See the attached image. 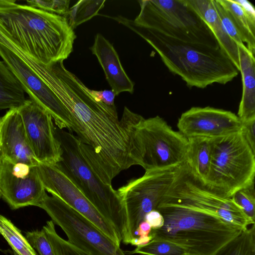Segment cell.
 Returning a JSON list of instances; mask_svg holds the SVG:
<instances>
[{
  "label": "cell",
  "instance_id": "d590c367",
  "mask_svg": "<svg viewBox=\"0 0 255 255\" xmlns=\"http://www.w3.org/2000/svg\"><path fill=\"white\" fill-rule=\"evenodd\" d=\"M150 225L145 221L141 222L134 234V237H145L148 236L151 231Z\"/></svg>",
  "mask_w": 255,
  "mask_h": 255
},
{
  "label": "cell",
  "instance_id": "603a6c76",
  "mask_svg": "<svg viewBox=\"0 0 255 255\" xmlns=\"http://www.w3.org/2000/svg\"><path fill=\"white\" fill-rule=\"evenodd\" d=\"M25 93L17 78L0 60V110L18 108L26 100Z\"/></svg>",
  "mask_w": 255,
  "mask_h": 255
},
{
  "label": "cell",
  "instance_id": "484cf974",
  "mask_svg": "<svg viewBox=\"0 0 255 255\" xmlns=\"http://www.w3.org/2000/svg\"><path fill=\"white\" fill-rule=\"evenodd\" d=\"M105 0H81L69 8L65 16L74 29L81 24L90 20L98 14L104 6Z\"/></svg>",
  "mask_w": 255,
  "mask_h": 255
},
{
  "label": "cell",
  "instance_id": "d6986e66",
  "mask_svg": "<svg viewBox=\"0 0 255 255\" xmlns=\"http://www.w3.org/2000/svg\"><path fill=\"white\" fill-rule=\"evenodd\" d=\"M205 22L220 48L227 55L239 71V51L236 43L228 35L215 8L213 0H185Z\"/></svg>",
  "mask_w": 255,
  "mask_h": 255
},
{
  "label": "cell",
  "instance_id": "7402d4cb",
  "mask_svg": "<svg viewBox=\"0 0 255 255\" xmlns=\"http://www.w3.org/2000/svg\"><path fill=\"white\" fill-rule=\"evenodd\" d=\"M188 139L189 146L185 163L192 173L205 185L211 164V139L192 137Z\"/></svg>",
  "mask_w": 255,
  "mask_h": 255
},
{
  "label": "cell",
  "instance_id": "e575fe53",
  "mask_svg": "<svg viewBox=\"0 0 255 255\" xmlns=\"http://www.w3.org/2000/svg\"><path fill=\"white\" fill-rule=\"evenodd\" d=\"M144 221L150 225L152 229H159L163 226L164 223L162 215L156 210L148 213L144 217Z\"/></svg>",
  "mask_w": 255,
  "mask_h": 255
},
{
  "label": "cell",
  "instance_id": "8992f818",
  "mask_svg": "<svg viewBox=\"0 0 255 255\" xmlns=\"http://www.w3.org/2000/svg\"><path fill=\"white\" fill-rule=\"evenodd\" d=\"M211 160L205 185L216 194L231 198L255 182V154L240 131L211 139Z\"/></svg>",
  "mask_w": 255,
  "mask_h": 255
},
{
  "label": "cell",
  "instance_id": "52a82bcc",
  "mask_svg": "<svg viewBox=\"0 0 255 255\" xmlns=\"http://www.w3.org/2000/svg\"><path fill=\"white\" fill-rule=\"evenodd\" d=\"M132 139L135 165L145 171L172 169L186 161L188 138L158 116L144 118L133 128Z\"/></svg>",
  "mask_w": 255,
  "mask_h": 255
},
{
  "label": "cell",
  "instance_id": "9a60e30c",
  "mask_svg": "<svg viewBox=\"0 0 255 255\" xmlns=\"http://www.w3.org/2000/svg\"><path fill=\"white\" fill-rule=\"evenodd\" d=\"M34 156L40 163L56 164L61 160L62 150L51 116L29 99L18 108Z\"/></svg>",
  "mask_w": 255,
  "mask_h": 255
},
{
  "label": "cell",
  "instance_id": "d6a6232c",
  "mask_svg": "<svg viewBox=\"0 0 255 255\" xmlns=\"http://www.w3.org/2000/svg\"><path fill=\"white\" fill-rule=\"evenodd\" d=\"M255 119L242 123L240 130L243 138L255 154Z\"/></svg>",
  "mask_w": 255,
  "mask_h": 255
},
{
  "label": "cell",
  "instance_id": "5b68a950",
  "mask_svg": "<svg viewBox=\"0 0 255 255\" xmlns=\"http://www.w3.org/2000/svg\"><path fill=\"white\" fill-rule=\"evenodd\" d=\"M55 131L62 150L61 160L55 165L114 227L121 241L130 244L132 238L126 208L117 190L99 178L76 135L57 127Z\"/></svg>",
  "mask_w": 255,
  "mask_h": 255
},
{
  "label": "cell",
  "instance_id": "4fadbf2b",
  "mask_svg": "<svg viewBox=\"0 0 255 255\" xmlns=\"http://www.w3.org/2000/svg\"><path fill=\"white\" fill-rule=\"evenodd\" d=\"M36 169L45 190L62 199L120 246L121 241L114 227L98 212L83 193L55 164L39 162Z\"/></svg>",
  "mask_w": 255,
  "mask_h": 255
},
{
  "label": "cell",
  "instance_id": "30bf717a",
  "mask_svg": "<svg viewBox=\"0 0 255 255\" xmlns=\"http://www.w3.org/2000/svg\"><path fill=\"white\" fill-rule=\"evenodd\" d=\"M38 207L61 228L67 241L77 248L93 255H126L120 246L57 196L46 194Z\"/></svg>",
  "mask_w": 255,
  "mask_h": 255
},
{
  "label": "cell",
  "instance_id": "7a4b0ae2",
  "mask_svg": "<svg viewBox=\"0 0 255 255\" xmlns=\"http://www.w3.org/2000/svg\"><path fill=\"white\" fill-rule=\"evenodd\" d=\"M0 32L45 66L66 59L76 38L65 16L14 0H0Z\"/></svg>",
  "mask_w": 255,
  "mask_h": 255
},
{
  "label": "cell",
  "instance_id": "277c9868",
  "mask_svg": "<svg viewBox=\"0 0 255 255\" xmlns=\"http://www.w3.org/2000/svg\"><path fill=\"white\" fill-rule=\"evenodd\" d=\"M156 210L164 223L151 229L152 240L175 244L187 255H213L244 231L216 216L188 207L160 203Z\"/></svg>",
  "mask_w": 255,
  "mask_h": 255
},
{
  "label": "cell",
  "instance_id": "83f0119b",
  "mask_svg": "<svg viewBox=\"0 0 255 255\" xmlns=\"http://www.w3.org/2000/svg\"><path fill=\"white\" fill-rule=\"evenodd\" d=\"M42 229L56 255H93L77 248L58 235L52 220L47 221Z\"/></svg>",
  "mask_w": 255,
  "mask_h": 255
},
{
  "label": "cell",
  "instance_id": "44dd1931",
  "mask_svg": "<svg viewBox=\"0 0 255 255\" xmlns=\"http://www.w3.org/2000/svg\"><path fill=\"white\" fill-rule=\"evenodd\" d=\"M238 29L243 43L255 56V9L247 0H219Z\"/></svg>",
  "mask_w": 255,
  "mask_h": 255
},
{
  "label": "cell",
  "instance_id": "8fae6325",
  "mask_svg": "<svg viewBox=\"0 0 255 255\" xmlns=\"http://www.w3.org/2000/svg\"><path fill=\"white\" fill-rule=\"evenodd\" d=\"M177 168L146 171L142 176L130 180L117 190L126 208L129 232L132 239L138 225L144 221L145 215L156 210L171 187Z\"/></svg>",
  "mask_w": 255,
  "mask_h": 255
},
{
  "label": "cell",
  "instance_id": "ac0fdd59",
  "mask_svg": "<svg viewBox=\"0 0 255 255\" xmlns=\"http://www.w3.org/2000/svg\"><path fill=\"white\" fill-rule=\"evenodd\" d=\"M90 49L97 58L111 90L116 96L124 92L132 94L134 83L124 70L113 45L103 35L97 33Z\"/></svg>",
  "mask_w": 255,
  "mask_h": 255
},
{
  "label": "cell",
  "instance_id": "1f68e13d",
  "mask_svg": "<svg viewBox=\"0 0 255 255\" xmlns=\"http://www.w3.org/2000/svg\"><path fill=\"white\" fill-rule=\"evenodd\" d=\"M213 2L215 8L228 35L236 44L243 43L241 35L228 12L219 0H213Z\"/></svg>",
  "mask_w": 255,
  "mask_h": 255
},
{
  "label": "cell",
  "instance_id": "4dcf8cb0",
  "mask_svg": "<svg viewBox=\"0 0 255 255\" xmlns=\"http://www.w3.org/2000/svg\"><path fill=\"white\" fill-rule=\"evenodd\" d=\"M69 0H27V4L44 11L65 16L69 10Z\"/></svg>",
  "mask_w": 255,
  "mask_h": 255
},
{
  "label": "cell",
  "instance_id": "836d02e7",
  "mask_svg": "<svg viewBox=\"0 0 255 255\" xmlns=\"http://www.w3.org/2000/svg\"><path fill=\"white\" fill-rule=\"evenodd\" d=\"M89 93L96 101L110 107L115 106L114 101L116 95L111 89L96 91L89 89Z\"/></svg>",
  "mask_w": 255,
  "mask_h": 255
},
{
  "label": "cell",
  "instance_id": "4316f807",
  "mask_svg": "<svg viewBox=\"0 0 255 255\" xmlns=\"http://www.w3.org/2000/svg\"><path fill=\"white\" fill-rule=\"evenodd\" d=\"M125 253L128 255H187L181 247L168 241L155 239L144 246H138L132 251Z\"/></svg>",
  "mask_w": 255,
  "mask_h": 255
},
{
  "label": "cell",
  "instance_id": "5bb4252c",
  "mask_svg": "<svg viewBox=\"0 0 255 255\" xmlns=\"http://www.w3.org/2000/svg\"><path fill=\"white\" fill-rule=\"evenodd\" d=\"M0 191L11 209L38 207L46 195L36 166L14 163L0 154Z\"/></svg>",
  "mask_w": 255,
  "mask_h": 255
},
{
  "label": "cell",
  "instance_id": "e0dca14e",
  "mask_svg": "<svg viewBox=\"0 0 255 255\" xmlns=\"http://www.w3.org/2000/svg\"><path fill=\"white\" fill-rule=\"evenodd\" d=\"M0 154L14 163L37 166L18 108L8 110L0 117Z\"/></svg>",
  "mask_w": 255,
  "mask_h": 255
},
{
  "label": "cell",
  "instance_id": "2e32d148",
  "mask_svg": "<svg viewBox=\"0 0 255 255\" xmlns=\"http://www.w3.org/2000/svg\"><path fill=\"white\" fill-rule=\"evenodd\" d=\"M242 123L237 115L209 106L193 107L178 119V131L187 138H214L240 131Z\"/></svg>",
  "mask_w": 255,
  "mask_h": 255
},
{
  "label": "cell",
  "instance_id": "7c38bea8",
  "mask_svg": "<svg viewBox=\"0 0 255 255\" xmlns=\"http://www.w3.org/2000/svg\"><path fill=\"white\" fill-rule=\"evenodd\" d=\"M0 57L21 84L29 99L51 116L56 127L72 132L70 113L52 90L17 53L0 44Z\"/></svg>",
  "mask_w": 255,
  "mask_h": 255
},
{
  "label": "cell",
  "instance_id": "f546056e",
  "mask_svg": "<svg viewBox=\"0 0 255 255\" xmlns=\"http://www.w3.org/2000/svg\"><path fill=\"white\" fill-rule=\"evenodd\" d=\"M25 238L38 255H56L42 229L26 233Z\"/></svg>",
  "mask_w": 255,
  "mask_h": 255
},
{
  "label": "cell",
  "instance_id": "6da1fadb",
  "mask_svg": "<svg viewBox=\"0 0 255 255\" xmlns=\"http://www.w3.org/2000/svg\"><path fill=\"white\" fill-rule=\"evenodd\" d=\"M45 83L70 113L71 130L103 182L112 184L121 171L135 165L132 132L143 117L125 107L120 120L116 106L96 101L63 61L51 65Z\"/></svg>",
  "mask_w": 255,
  "mask_h": 255
},
{
  "label": "cell",
  "instance_id": "f1b7e54d",
  "mask_svg": "<svg viewBox=\"0 0 255 255\" xmlns=\"http://www.w3.org/2000/svg\"><path fill=\"white\" fill-rule=\"evenodd\" d=\"M233 201L241 210L251 222L255 223V182L240 189L231 197Z\"/></svg>",
  "mask_w": 255,
  "mask_h": 255
},
{
  "label": "cell",
  "instance_id": "d4e9b609",
  "mask_svg": "<svg viewBox=\"0 0 255 255\" xmlns=\"http://www.w3.org/2000/svg\"><path fill=\"white\" fill-rule=\"evenodd\" d=\"M213 255H255V225L243 231Z\"/></svg>",
  "mask_w": 255,
  "mask_h": 255
},
{
  "label": "cell",
  "instance_id": "9c48e42d",
  "mask_svg": "<svg viewBox=\"0 0 255 255\" xmlns=\"http://www.w3.org/2000/svg\"><path fill=\"white\" fill-rule=\"evenodd\" d=\"M160 203L198 209L216 216L244 231L252 225L231 198L209 189L185 162L177 168L174 180Z\"/></svg>",
  "mask_w": 255,
  "mask_h": 255
},
{
  "label": "cell",
  "instance_id": "ba28073f",
  "mask_svg": "<svg viewBox=\"0 0 255 255\" xmlns=\"http://www.w3.org/2000/svg\"><path fill=\"white\" fill-rule=\"evenodd\" d=\"M136 24L180 41L218 47L211 30L185 0H139Z\"/></svg>",
  "mask_w": 255,
  "mask_h": 255
},
{
  "label": "cell",
  "instance_id": "cb8c5ba5",
  "mask_svg": "<svg viewBox=\"0 0 255 255\" xmlns=\"http://www.w3.org/2000/svg\"><path fill=\"white\" fill-rule=\"evenodd\" d=\"M0 234L10 246L14 255H38L20 231L0 214Z\"/></svg>",
  "mask_w": 255,
  "mask_h": 255
},
{
  "label": "cell",
  "instance_id": "74e56055",
  "mask_svg": "<svg viewBox=\"0 0 255 255\" xmlns=\"http://www.w3.org/2000/svg\"><path fill=\"white\" fill-rule=\"evenodd\" d=\"M1 198V193H0V198Z\"/></svg>",
  "mask_w": 255,
  "mask_h": 255
},
{
  "label": "cell",
  "instance_id": "ffe728a7",
  "mask_svg": "<svg viewBox=\"0 0 255 255\" xmlns=\"http://www.w3.org/2000/svg\"><path fill=\"white\" fill-rule=\"evenodd\" d=\"M242 95L237 116L242 123L255 119V57L244 43L237 44Z\"/></svg>",
  "mask_w": 255,
  "mask_h": 255
},
{
  "label": "cell",
  "instance_id": "8d00e7d4",
  "mask_svg": "<svg viewBox=\"0 0 255 255\" xmlns=\"http://www.w3.org/2000/svg\"><path fill=\"white\" fill-rule=\"evenodd\" d=\"M152 239L150 235L145 237H135L131 240L130 244L137 247L142 246L147 244Z\"/></svg>",
  "mask_w": 255,
  "mask_h": 255
},
{
  "label": "cell",
  "instance_id": "3957f363",
  "mask_svg": "<svg viewBox=\"0 0 255 255\" xmlns=\"http://www.w3.org/2000/svg\"><path fill=\"white\" fill-rule=\"evenodd\" d=\"M145 40L173 74L189 87L204 89L214 83L226 84L239 70L219 46L186 42L139 26L123 16L110 17Z\"/></svg>",
  "mask_w": 255,
  "mask_h": 255
}]
</instances>
